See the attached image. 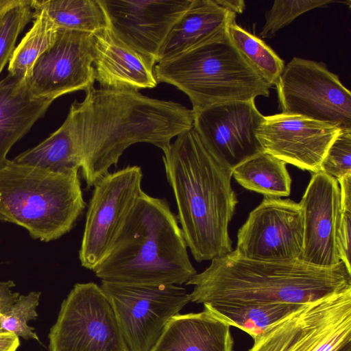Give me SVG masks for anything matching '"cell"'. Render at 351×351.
I'll return each mask as SVG.
<instances>
[{
	"label": "cell",
	"instance_id": "6da1fadb",
	"mask_svg": "<svg viewBox=\"0 0 351 351\" xmlns=\"http://www.w3.org/2000/svg\"><path fill=\"white\" fill-rule=\"evenodd\" d=\"M73 119L87 187L109 173L123 152L136 143L165 151L171 140L193 127V112L180 104L150 98L131 89L95 88L75 101Z\"/></svg>",
	"mask_w": 351,
	"mask_h": 351
},
{
	"label": "cell",
	"instance_id": "7a4b0ae2",
	"mask_svg": "<svg viewBox=\"0 0 351 351\" xmlns=\"http://www.w3.org/2000/svg\"><path fill=\"white\" fill-rule=\"evenodd\" d=\"M163 152L177 219L193 258L211 261L231 252L228 226L238 203L231 186L232 168L207 149L193 127Z\"/></svg>",
	"mask_w": 351,
	"mask_h": 351
},
{
	"label": "cell",
	"instance_id": "3957f363",
	"mask_svg": "<svg viewBox=\"0 0 351 351\" xmlns=\"http://www.w3.org/2000/svg\"><path fill=\"white\" fill-rule=\"evenodd\" d=\"M186 285L191 302L206 305L246 303L304 304L351 289V272L341 261L319 267L300 259L264 261L234 250L211 260Z\"/></svg>",
	"mask_w": 351,
	"mask_h": 351
},
{
	"label": "cell",
	"instance_id": "277c9868",
	"mask_svg": "<svg viewBox=\"0 0 351 351\" xmlns=\"http://www.w3.org/2000/svg\"><path fill=\"white\" fill-rule=\"evenodd\" d=\"M93 271L101 281L145 285H181L197 274L168 203L143 191Z\"/></svg>",
	"mask_w": 351,
	"mask_h": 351
},
{
	"label": "cell",
	"instance_id": "5b68a950",
	"mask_svg": "<svg viewBox=\"0 0 351 351\" xmlns=\"http://www.w3.org/2000/svg\"><path fill=\"white\" fill-rule=\"evenodd\" d=\"M78 171L56 172L8 160L0 170V220L45 242L68 233L86 206Z\"/></svg>",
	"mask_w": 351,
	"mask_h": 351
},
{
	"label": "cell",
	"instance_id": "8992f818",
	"mask_svg": "<svg viewBox=\"0 0 351 351\" xmlns=\"http://www.w3.org/2000/svg\"><path fill=\"white\" fill-rule=\"evenodd\" d=\"M154 73L157 83L173 85L185 93L193 112L223 102L269 97L271 88L228 34L156 63Z\"/></svg>",
	"mask_w": 351,
	"mask_h": 351
},
{
	"label": "cell",
	"instance_id": "52a82bcc",
	"mask_svg": "<svg viewBox=\"0 0 351 351\" xmlns=\"http://www.w3.org/2000/svg\"><path fill=\"white\" fill-rule=\"evenodd\" d=\"M114 311L125 351H152L168 322L191 302L176 285H132L101 281Z\"/></svg>",
	"mask_w": 351,
	"mask_h": 351
},
{
	"label": "cell",
	"instance_id": "ba28073f",
	"mask_svg": "<svg viewBox=\"0 0 351 351\" xmlns=\"http://www.w3.org/2000/svg\"><path fill=\"white\" fill-rule=\"evenodd\" d=\"M48 337L49 351H125L113 307L94 282L75 285Z\"/></svg>",
	"mask_w": 351,
	"mask_h": 351
},
{
	"label": "cell",
	"instance_id": "9c48e42d",
	"mask_svg": "<svg viewBox=\"0 0 351 351\" xmlns=\"http://www.w3.org/2000/svg\"><path fill=\"white\" fill-rule=\"evenodd\" d=\"M275 86L282 113L351 129V93L324 63L294 57Z\"/></svg>",
	"mask_w": 351,
	"mask_h": 351
},
{
	"label": "cell",
	"instance_id": "30bf717a",
	"mask_svg": "<svg viewBox=\"0 0 351 351\" xmlns=\"http://www.w3.org/2000/svg\"><path fill=\"white\" fill-rule=\"evenodd\" d=\"M142 178L140 167L128 166L94 185L79 251L82 267L93 271L108 254L143 192Z\"/></svg>",
	"mask_w": 351,
	"mask_h": 351
},
{
	"label": "cell",
	"instance_id": "8fae6325",
	"mask_svg": "<svg viewBox=\"0 0 351 351\" xmlns=\"http://www.w3.org/2000/svg\"><path fill=\"white\" fill-rule=\"evenodd\" d=\"M304 243L302 207L289 199L264 196L237 234L235 251L264 261L300 259Z\"/></svg>",
	"mask_w": 351,
	"mask_h": 351
},
{
	"label": "cell",
	"instance_id": "7c38bea8",
	"mask_svg": "<svg viewBox=\"0 0 351 351\" xmlns=\"http://www.w3.org/2000/svg\"><path fill=\"white\" fill-rule=\"evenodd\" d=\"M93 34L59 29L53 45L35 62L25 83L31 95L53 101L93 86Z\"/></svg>",
	"mask_w": 351,
	"mask_h": 351
},
{
	"label": "cell",
	"instance_id": "4fadbf2b",
	"mask_svg": "<svg viewBox=\"0 0 351 351\" xmlns=\"http://www.w3.org/2000/svg\"><path fill=\"white\" fill-rule=\"evenodd\" d=\"M351 324V289L304 304L254 337L248 351H313Z\"/></svg>",
	"mask_w": 351,
	"mask_h": 351
},
{
	"label": "cell",
	"instance_id": "5bb4252c",
	"mask_svg": "<svg viewBox=\"0 0 351 351\" xmlns=\"http://www.w3.org/2000/svg\"><path fill=\"white\" fill-rule=\"evenodd\" d=\"M193 114V128L204 146L231 168L263 151L256 130L264 116L254 100L217 104Z\"/></svg>",
	"mask_w": 351,
	"mask_h": 351
},
{
	"label": "cell",
	"instance_id": "9a60e30c",
	"mask_svg": "<svg viewBox=\"0 0 351 351\" xmlns=\"http://www.w3.org/2000/svg\"><path fill=\"white\" fill-rule=\"evenodd\" d=\"M341 128L300 115L264 116L256 130L263 152L302 170L316 173Z\"/></svg>",
	"mask_w": 351,
	"mask_h": 351
},
{
	"label": "cell",
	"instance_id": "2e32d148",
	"mask_svg": "<svg viewBox=\"0 0 351 351\" xmlns=\"http://www.w3.org/2000/svg\"><path fill=\"white\" fill-rule=\"evenodd\" d=\"M109 27L125 44L156 60L173 25L193 0H99Z\"/></svg>",
	"mask_w": 351,
	"mask_h": 351
},
{
	"label": "cell",
	"instance_id": "e0dca14e",
	"mask_svg": "<svg viewBox=\"0 0 351 351\" xmlns=\"http://www.w3.org/2000/svg\"><path fill=\"white\" fill-rule=\"evenodd\" d=\"M304 217V243L300 260L319 267L341 262L337 233L341 214L337 180L319 171L313 173L299 203Z\"/></svg>",
	"mask_w": 351,
	"mask_h": 351
},
{
	"label": "cell",
	"instance_id": "ac0fdd59",
	"mask_svg": "<svg viewBox=\"0 0 351 351\" xmlns=\"http://www.w3.org/2000/svg\"><path fill=\"white\" fill-rule=\"evenodd\" d=\"M95 81L106 89L153 88L154 60L131 48L108 27L93 34Z\"/></svg>",
	"mask_w": 351,
	"mask_h": 351
},
{
	"label": "cell",
	"instance_id": "d6986e66",
	"mask_svg": "<svg viewBox=\"0 0 351 351\" xmlns=\"http://www.w3.org/2000/svg\"><path fill=\"white\" fill-rule=\"evenodd\" d=\"M236 16L216 0H193L167 34L156 64L227 34Z\"/></svg>",
	"mask_w": 351,
	"mask_h": 351
},
{
	"label": "cell",
	"instance_id": "ffe728a7",
	"mask_svg": "<svg viewBox=\"0 0 351 351\" xmlns=\"http://www.w3.org/2000/svg\"><path fill=\"white\" fill-rule=\"evenodd\" d=\"M233 343L230 326L204 308L172 317L152 351H232Z\"/></svg>",
	"mask_w": 351,
	"mask_h": 351
},
{
	"label": "cell",
	"instance_id": "44dd1931",
	"mask_svg": "<svg viewBox=\"0 0 351 351\" xmlns=\"http://www.w3.org/2000/svg\"><path fill=\"white\" fill-rule=\"evenodd\" d=\"M52 102L33 97L25 82L9 75L0 80V170L12 146L44 117Z\"/></svg>",
	"mask_w": 351,
	"mask_h": 351
},
{
	"label": "cell",
	"instance_id": "7402d4cb",
	"mask_svg": "<svg viewBox=\"0 0 351 351\" xmlns=\"http://www.w3.org/2000/svg\"><path fill=\"white\" fill-rule=\"evenodd\" d=\"M13 160L56 172L79 170L82 154L73 119L68 113L62 125L35 147Z\"/></svg>",
	"mask_w": 351,
	"mask_h": 351
},
{
	"label": "cell",
	"instance_id": "603a6c76",
	"mask_svg": "<svg viewBox=\"0 0 351 351\" xmlns=\"http://www.w3.org/2000/svg\"><path fill=\"white\" fill-rule=\"evenodd\" d=\"M232 176L245 189L271 197L289 196L291 179L281 160L263 152L232 168Z\"/></svg>",
	"mask_w": 351,
	"mask_h": 351
},
{
	"label": "cell",
	"instance_id": "cb8c5ba5",
	"mask_svg": "<svg viewBox=\"0 0 351 351\" xmlns=\"http://www.w3.org/2000/svg\"><path fill=\"white\" fill-rule=\"evenodd\" d=\"M304 304L289 303H246L204 304L230 326L237 327L253 339L271 324L288 316Z\"/></svg>",
	"mask_w": 351,
	"mask_h": 351
},
{
	"label": "cell",
	"instance_id": "d4e9b609",
	"mask_svg": "<svg viewBox=\"0 0 351 351\" xmlns=\"http://www.w3.org/2000/svg\"><path fill=\"white\" fill-rule=\"evenodd\" d=\"M32 9L45 10L59 29L94 34L109 27L99 0H34Z\"/></svg>",
	"mask_w": 351,
	"mask_h": 351
},
{
	"label": "cell",
	"instance_id": "484cf974",
	"mask_svg": "<svg viewBox=\"0 0 351 351\" xmlns=\"http://www.w3.org/2000/svg\"><path fill=\"white\" fill-rule=\"evenodd\" d=\"M34 22L14 51L8 62V75L26 82L38 58L54 43L59 28L47 12L34 10Z\"/></svg>",
	"mask_w": 351,
	"mask_h": 351
},
{
	"label": "cell",
	"instance_id": "4316f807",
	"mask_svg": "<svg viewBox=\"0 0 351 351\" xmlns=\"http://www.w3.org/2000/svg\"><path fill=\"white\" fill-rule=\"evenodd\" d=\"M228 36L247 62L272 86H275L285 69L284 61L262 39L232 23Z\"/></svg>",
	"mask_w": 351,
	"mask_h": 351
},
{
	"label": "cell",
	"instance_id": "83f0119b",
	"mask_svg": "<svg viewBox=\"0 0 351 351\" xmlns=\"http://www.w3.org/2000/svg\"><path fill=\"white\" fill-rule=\"evenodd\" d=\"M40 295V291H31L27 295H20L7 311L0 314V332L12 333L26 340L32 339L39 341L34 328L27 323L38 317L36 308Z\"/></svg>",
	"mask_w": 351,
	"mask_h": 351
},
{
	"label": "cell",
	"instance_id": "f1b7e54d",
	"mask_svg": "<svg viewBox=\"0 0 351 351\" xmlns=\"http://www.w3.org/2000/svg\"><path fill=\"white\" fill-rule=\"evenodd\" d=\"M334 0H276L265 12V23L260 32L262 38H271L301 14L317 8L327 6Z\"/></svg>",
	"mask_w": 351,
	"mask_h": 351
},
{
	"label": "cell",
	"instance_id": "f546056e",
	"mask_svg": "<svg viewBox=\"0 0 351 351\" xmlns=\"http://www.w3.org/2000/svg\"><path fill=\"white\" fill-rule=\"evenodd\" d=\"M34 16L32 6L24 5L10 10L0 19V73L11 58L18 36Z\"/></svg>",
	"mask_w": 351,
	"mask_h": 351
},
{
	"label": "cell",
	"instance_id": "4dcf8cb0",
	"mask_svg": "<svg viewBox=\"0 0 351 351\" xmlns=\"http://www.w3.org/2000/svg\"><path fill=\"white\" fill-rule=\"evenodd\" d=\"M321 171L336 180L351 174V129H341L328 147Z\"/></svg>",
	"mask_w": 351,
	"mask_h": 351
},
{
	"label": "cell",
	"instance_id": "1f68e13d",
	"mask_svg": "<svg viewBox=\"0 0 351 351\" xmlns=\"http://www.w3.org/2000/svg\"><path fill=\"white\" fill-rule=\"evenodd\" d=\"M340 185L341 214L337 233L340 261L351 272V174L337 180Z\"/></svg>",
	"mask_w": 351,
	"mask_h": 351
},
{
	"label": "cell",
	"instance_id": "d6a6232c",
	"mask_svg": "<svg viewBox=\"0 0 351 351\" xmlns=\"http://www.w3.org/2000/svg\"><path fill=\"white\" fill-rule=\"evenodd\" d=\"M350 342H351V324L335 332L313 351H337Z\"/></svg>",
	"mask_w": 351,
	"mask_h": 351
},
{
	"label": "cell",
	"instance_id": "836d02e7",
	"mask_svg": "<svg viewBox=\"0 0 351 351\" xmlns=\"http://www.w3.org/2000/svg\"><path fill=\"white\" fill-rule=\"evenodd\" d=\"M13 280L0 282V314L7 311L20 296L18 292H12L15 287Z\"/></svg>",
	"mask_w": 351,
	"mask_h": 351
},
{
	"label": "cell",
	"instance_id": "e575fe53",
	"mask_svg": "<svg viewBox=\"0 0 351 351\" xmlns=\"http://www.w3.org/2000/svg\"><path fill=\"white\" fill-rule=\"evenodd\" d=\"M19 344L18 336L10 332H0V351H16Z\"/></svg>",
	"mask_w": 351,
	"mask_h": 351
},
{
	"label": "cell",
	"instance_id": "d590c367",
	"mask_svg": "<svg viewBox=\"0 0 351 351\" xmlns=\"http://www.w3.org/2000/svg\"><path fill=\"white\" fill-rule=\"evenodd\" d=\"M34 0H0V19L10 10L24 5H32Z\"/></svg>",
	"mask_w": 351,
	"mask_h": 351
},
{
	"label": "cell",
	"instance_id": "8d00e7d4",
	"mask_svg": "<svg viewBox=\"0 0 351 351\" xmlns=\"http://www.w3.org/2000/svg\"><path fill=\"white\" fill-rule=\"evenodd\" d=\"M216 2L235 14L242 13L245 7V2L243 0H216Z\"/></svg>",
	"mask_w": 351,
	"mask_h": 351
},
{
	"label": "cell",
	"instance_id": "74e56055",
	"mask_svg": "<svg viewBox=\"0 0 351 351\" xmlns=\"http://www.w3.org/2000/svg\"><path fill=\"white\" fill-rule=\"evenodd\" d=\"M337 351H351V342L345 344Z\"/></svg>",
	"mask_w": 351,
	"mask_h": 351
}]
</instances>
